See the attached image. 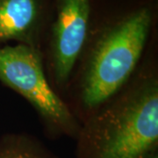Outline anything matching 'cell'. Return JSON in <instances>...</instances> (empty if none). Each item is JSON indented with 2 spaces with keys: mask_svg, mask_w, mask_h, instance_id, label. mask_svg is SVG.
Segmentation results:
<instances>
[{
  "mask_svg": "<svg viewBox=\"0 0 158 158\" xmlns=\"http://www.w3.org/2000/svg\"><path fill=\"white\" fill-rule=\"evenodd\" d=\"M0 81L24 97L51 129L70 136L78 135L77 119L47 80L36 47L0 48Z\"/></svg>",
  "mask_w": 158,
  "mask_h": 158,
  "instance_id": "3",
  "label": "cell"
},
{
  "mask_svg": "<svg viewBox=\"0 0 158 158\" xmlns=\"http://www.w3.org/2000/svg\"><path fill=\"white\" fill-rule=\"evenodd\" d=\"M152 16L143 7L107 27L92 45L81 72L80 102L93 113L124 88L147 43Z\"/></svg>",
  "mask_w": 158,
  "mask_h": 158,
  "instance_id": "2",
  "label": "cell"
},
{
  "mask_svg": "<svg viewBox=\"0 0 158 158\" xmlns=\"http://www.w3.org/2000/svg\"><path fill=\"white\" fill-rule=\"evenodd\" d=\"M145 158H158L157 156V152H156V150H155V151H153L152 153H150L148 156H146Z\"/></svg>",
  "mask_w": 158,
  "mask_h": 158,
  "instance_id": "7",
  "label": "cell"
},
{
  "mask_svg": "<svg viewBox=\"0 0 158 158\" xmlns=\"http://www.w3.org/2000/svg\"><path fill=\"white\" fill-rule=\"evenodd\" d=\"M90 12V0H60L51 44L52 69L59 86L68 83L85 48Z\"/></svg>",
  "mask_w": 158,
  "mask_h": 158,
  "instance_id": "4",
  "label": "cell"
},
{
  "mask_svg": "<svg viewBox=\"0 0 158 158\" xmlns=\"http://www.w3.org/2000/svg\"><path fill=\"white\" fill-rule=\"evenodd\" d=\"M78 137L88 158H145L158 143V80L140 75L91 113Z\"/></svg>",
  "mask_w": 158,
  "mask_h": 158,
  "instance_id": "1",
  "label": "cell"
},
{
  "mask_svg": "<svg viewBox=\"0 0 158 158\" xmlns=\"http://www.w3.org/2000/svg\"><path fill=\"white\" fill-rule=\"evenodd\" d=\"M0 158H48L30 137L22 135L7 136L0 146Z\"/></svg>",
  "mask_w": 158,
  "mask_h": 158,
  "instance_id": "6",
  "label": "cell"
},
{
  "mask_svg": "<svg viewBox=\"0 0 158 158\" xmlns=\"http://www.w3.org/2000/svg\"><path fill=\"white\" fill-rule=\"evenodd\" d=\"M39 19L37 0H0V41L16 40L35 47Z\"/></svg>",
  "mask_w": 158,
  "mask_h": 158,
  "instance_id": "5",
  "label": "cell"
}]
</instances>
